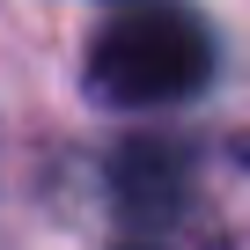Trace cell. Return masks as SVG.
I'll return each mask as SVG.
<instances>
[{"label":"cell","mask_w":250,"mask_h":250,"mask_svg":"<svg viewBox=\"0 0 250 250\" xmlns=\"http://www.w3.org/2000/svg\"><path fill=\"white\" fill-rule=\"evenodd\" d=\"M213 74V37L184 8H133L88 37L81 81L103 110H155L199 96Z\"/></svg>","instance_id":"cell-1"}]
</instances>
